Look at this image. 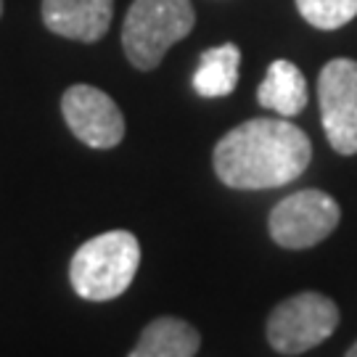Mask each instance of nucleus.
<instances>
[{"label": "nucleus", "mask_w": 357, "mask_h": 357, "mask_svg": "<svg viewBox=\"0 0 357 357\" xmlns=\"http://www.w3.org/2000/svg\"><path fill=\"white\" fill-rule=\"evenodd\" d=\"M61 114L75 138L90 149H114L125 138V116L112 96L93 85H72L61 96Z\"/></svg>", "instance_id": "obj_7"}, {"label": "nucleus", "mask_w": 357, "mask_h": 357, "mask_svg": "<svg viewBox=\"0 0 357 357\" xmlns=\"http://www.w3.org/2000/svg\"><path fill=\"white\" fill-rule=\"evenodd\" d=\"M339 328V307L318 291H302L283 299L268 318V342L281 355H302L323 344Z\"/></svg>", "instance_id": "obj_4"}, {"label": "nucleus", "mask_w": 357, "mask_h": 357, "mask_svg": "<svg viewBox=\"0 0 357 357\" xmlns=\"http://www.w3.org/2000/svg\"><path fill=\"white\" fill-rule=\"evenodd\" d=\"M342 220L336 199L318 188L286 196L273 206L268 220L270 238L283 249H310L326 241Z\"/></svg>", "instance_id": "obj_5"}, {"label": "nucleus", "mask_w": 357, "mask_h": 357, "mask_svg": "<svg viewBox=\"0 0 357 357\" xmlns=\"http://www.w3.org/2000/svg\"><path fill=\"white\" fill-rule=\"evenodd\" d=\"M296 11L318 29H339L357 16V0H296Z\"/></svg>", "instance_id": "obj_12"}, {"label": "nucleus", "mask_w": 357, "mask_h": 357, "mask_svg": "<svg viewBox=\"0 0 357 357\" xmlns=\"http://www.w3.org/2000/svg\"><path fill=\"white\" fill-rule=\"evenodd\" d=\"M199 347L202 336L188 320L162 315L143 328L128 357H196Z\"/></svg>", "instance_id": "obj_9"}, {"label": "nucleus", "mask_w": 357, "mask_h": 357, "mask_svg": "<svg viewBox=\"0 0 357 357\" xmlns=\"http://www.w3.org/2000/svg\"><path fill=\"white\" fill-rule=\"evenodd\" d=\"M238 64H241V51L233 43L204 51L199 59V69L193 75L196 93L204 98L230 96L238 85Z\"/></svg>", "instance_id": "obj_11"}, {"label": "nucleus", "mask_w": 357, "mask_h": 357, "mask_svg": "<svg viewBox=\"0 0 357 357\" xmlns=\"http://www.w3.org/2000/svg\"><path fill=\"white\" fill-rule=\"evenodd\" d=\"M0 13H3V0H0Z\"/></svg>", "instance_id": "obj_14"}, {"label": "nucleus", "mask_w": 357, "mask_h": 357, "mask_svg": "<svg viewBox=\"0 0 357 357\" xmlns=\"http://www.w3.org/2000/svg\"><path fill=\"white\" fill-rule=\"evenodd\" d=\"M114 0H43L45 26L69 40L98 43L109 32Z\"/></svg>", "instance_id": "obj_8"}, {"label": "nucleus", "mask_w": 357, "mask_h": 357, "mask_svg": "<svg viewBox=\"0 0 357 357\" xmlns=\"http://www.w3.org/2000/svg\"><path fill=\"white\" fill-rule=\"evenodd\" d=\"M257 101L281 116H296L307 106V79L296 64L278 59L268 66V75L257 88Z\"/></svg>", "instance_id": "obj_10"}, {"label": "nucleus", "mask_w": 357, "mask_h": 357, "mask_svg": "<svg viewBox=\"0 0 357 357\" xmlns=\"http://www.w3.org/2000/svg\"><path fill=\"white\" fill-rule=\"evenodd\" d=\"M196 24L191 0H132L125 24L122 48L135 69H156L165 53L191 35Z\"/></svg>", "instance_id": "obj_3"}, {"label": "nucleus", "mask_w": 357, "mask_h": 357, "mask_svg": "<svg viewBox=\"0 0 357 357\" xmlns=\"http://www.w3.org/2000/svg\"><path fill=\"white\" fill-rule=\"evenodd\" d=\"M312 159V143L302 128L283 116H257L225 132L215 146L217 178L238 191H268L294 183Z\"/></svg>", "instance_id": "obj_1"}, {"label": "nucleus", "mask_w": 357, "mask_h": 357, "mask_svg": "<svg viewBox=\"0 0 357 357\" xmlns=\"http://www.w3.org/2000/svg\"><path fill=\"white\" fill-rule=\"evenodd\" d=\"M141 265V243L130 230H109L85 241L69 262V281L82 299L109 302L130 289Z\"/></svg>", "instance_id": "obj_2"}, {"label": "nucleus", "mask_w": 357, "mask_h": 357, "mask_svg": "<svg viewBox=\"0 0 357 357\" xmlns=\"http://www.w3.org/2000/svg\"><path fill=\"white\" fill-rule=\"evenodd\" d=\"M320 122L336 153H357V61L333 59L318 77Z\"/></svg>", "instance_id": "obj_6"}, {"label": "nucleus", "mask_w": 357, "mask_h": 357, "mask_svg": "<svg viewBox=\"0 0 357 357\" xmlns=\"http://www.w3.org/2000/svg\"><path fill=\"white\" fill-rule=\"evenodd\" d=\"M344 357H357V342H355L352 347H349V352H347Z\"/></svg>", "instance_id": "obj_13"}]
</instances>
